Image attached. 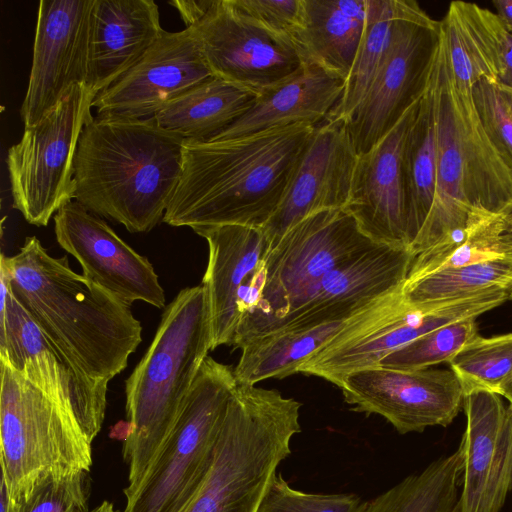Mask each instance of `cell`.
I'll list each match as a JSON object with an SVG mask.
<instances>
[{"label":"cell","instance_id":"6da1fadb","mask_svg":"<svg viewBox=\"0 0 512 512\" xmlns=\"http://www.w3.org/2000/svg\"><path fill=\"white\" fill-rule=\"evenodd\" d=\"M316 126L293 125L222 141L185 140L179 184L163 222L263 228L277 210Z\"/></svg>","mask_w":512,"mask_h":512},{"label":"cell","instance_id":"7a4b0ae2","mask_svg":"<svg viewBox=\"0 0 512 512\" xmlns=\"http://www.w3.org/2000/svg\"><path fill=\"white\" fill-rule=\"evenodd\" d=\"M14 295L84 377L108 385L142 341V326L126 304L51 256L35 236L17 254H1Z\"/></svg>","mask_w":512,"mask_h":512},{"label":"cell","instance_id":"3957f363","mask_svg":"<svg viewBox=\"0 0 512 512\" xmlns=\"http://www.w3.org/2000/svg\"><path fill=\"white\" fill-rule=\"evenodd\" d=\"M184 141L151 118L92 116L74 159V200L131 233L149 232L179 184Z\"/></svg>","mask_w":512,"mask_h":512},{"label":"cell","instance_id":"277c9868","mask_svg":"<svg viewBox=\"0 0 512 512\" xmlns=\"http://www.w3.org/2000/svg\"><path fill=\"white\" fill-rule=\"evenodd\" d=\"M210 350L212 326L206 288L203 284L184 288L165 307L151 344L125 382L126 498L140 484L173 427Z\"/></svg>","mask_w":512,"mask_h":512},{"label":"cell","instance_id":"5b68a950","mask_svg":"<svg viewBox=\"0 0 512 512\" xmlns=\"http://www.w3.org/2000/svg\"><path fill=\"white\" fill-rule=\"evenodd\" d=\"M300 408L278 390L236 383L212 466L179 512H257L301 431Z\"/></svg>","mask_w":512,"mask_h":512},{"label":"cell","instance_id":"8992f818","mask_svg":"<svg viewBox=\"0 0 512 512\" xmlns=\"http://www.w3.org/2000/svg\"><path fill=\"white\" fill-rule=\"evenodd\" d=\"M376 246L345 208L321 210L301 220L268 250L241 289L232 346L240 349L268 333L327 274Z\"/></svg>","mask_w":512,"mask_h":512},{"label":"cell","instance_id":"52a82bcc","mask_svg":"<svg viewBox=\"0 0 512 512\" xmlns=\"http://www.w3.org/2000/svg\"><path fill=\"white\" fill-rule=\"evenodd\" d=\"M235 387L234 369L208 356L123 512H179L188 503L212 466Z\"/></svg>","mask_w":512,"mask_h":512},{"label":"cell","instance_id":"ba28073f","mask_svg":"<svg viewBox=\"0 0 512 512\" xmlns=\"http://www.w3.org/2000/svg\"><path fill=\"white\" fill-rule=\"evenodd\" d=\"M1 479L25 500L45 476L89 471L91 443L74 415L0 360Z\"/></svg>","mask_w":512,"mask_h":512},{"label":"cell","instance_id":"9c48e42d","mask_svg":"<svg viewBox=\"0 0 512 512\" xmlns=\"http://www.w3.org/2000/svg\"><path fill=\"white\" fill-rule=\"evenodd\" d=\"M508 298L506 288L495 287L444 303L412 306L404 301L401 286L345 320L340 330L302 363L298 373L323 378L338 387L346 375L378 366L383 358L415 339L447 324L477 318Z\"/></svg>","mask_w":512,"mask_h":512},{"label":"cell","instance_id":"30bf717a","mask_svg":"<svg viewBox=\"0 0 512 512\" xmlns=\"http://www.w3.org/2000/svg\"><path fill=\"white\" fill-rule=\"evenodd\" d=\"M97 94L77 84L38 123L24 126L7 151L13 207L35 226H46L74 200V159L84 126L93 116Z\"/></svg>","mask_w":512,"mask_h":512},{"label":"cell","instance_id":"8fae6325","mask_svg":"<svg viewBox=\"0 0 512 512\" xmlns=\"http://www.w3.org/2000/svg\"><path fill=\"white\" fill-rule=\"evenodd\" d=\"M388 50L361 103L346 121L357 155L375 146L422 96L440 22L412 0H394Z\"/></svg>","mask_w":512,"mask_h":512},{"label":"cell","instance_id":"7c38bea8","mask_svg":"<svg viewBox=\"0 0 512 512\" xmlns=\"http://www.w3.org/2000/svg\"><path fill=\"white\" fill-rule=\"evenodd\" d=\"M0 360L70 411L90 443L101 430L108 385L76 371L14 295L0 264Z\"/></svg>","mask_w":512,"mask_h":512},{"label":"cell","instance_id":"4fadbf2b","mask_svg":"<svg viewBox=\"0 0 512 512\" xmlns=\"http://www.w3.org/2000/svg\"><path fill=\"white\" fill-rule=\"evenodd\" d=\"M190 29L214 77L257 94L294 75L307 62L292 37L265 29L230 0H214Z\"/></svg>","mask_w":512,"mask_h":512},{"label":"cell","instance_id":"5bb4252c","mask_svg":"<svg viewBox=\"0 0 512 512\" xmlns=\"http://www.w3.org/2000/svg\"><path fill=\"white\" fill-rule=\"evenodd\" d=\"M338 387L353 410L382 416L400 434L450 425L465 396L451 369L401 370L378 365L346 375Z\"/></svg>","mask_w":512,"mask_h":512},{"label":"cell","instance_id":"9a60e30c","mask_svg":"<svg viewBox=\"0 0 512 512\" xmlns=\"http://www.w3.org/2000/svg\"><path fill=\"white\" fill-rule=\"evenodd\" d=\"M93 3L94 0L39 2L32 66L20 108L24 126L38 123L75 85L87 84Z\"/></svg>","mask_w":512,"mask_h":512},{"label":"cell","instance_id":"2e32d148","mask_svg":"<svg viewBox=\"0 0 512 512\" xmlns=\"http://www.w3.org/2000/svg\"><path fill=\"white\" fill-rule=\"evenodd\" d=\"M58 244L81 265L82 275L118 300L165 308V294L153 265L98 215L73 200L53 217Z\"/></svg>","mask_w":512,"mask_h":512},{"label":"cell","instance_id":"e0dca14e","mask_svg":"<svg viewBox=\"0 0 512 512\" xmlns=\"http://www.w3.org/2000/svg\"><path fill=\"white\" fill-rule=\"evenodd\" d=\"M211 77L192 29L164 31L125 74L95 97L92 106L97 115L146 119Z\"/></svg>","mask_w":512,"mask_h":512},{"label":"cell","instance_id":"ac0fdd59","mask_svg":"<svg viewBox=\"0 0 512 512\" xmlns=\"http://www.w3.org/2000/svg\"><path fill=\"white\" fill-rule=\"evenodd\" d=\"M357 157L344 120L328 118L316 126L277 210L262 228L269 249L307 216L345 208Z\"/></svg>","mask_w":512,"mask_h":512},{"label":"cell","instance_id":"d6986e66","mask_svg":"<svg viewBox=\"0 0 512 512\" xmlns=\"http://www.w3.org/2000/svg\"><path fill=\"white\" fill-rule=\"evenodd\" d=\"M461 512H501L512 493V405L495 392L464 396Z\"/></svg>","mask_w":512,"mask_h":512},{"label":"cell","instance_id":"ffe728a7","mask_svg":"<svg viewBox=\"0 0 512 512\" xmlns=\"http://www.w3.org/2000/svg\"><path fill=\"white\" fill-rule=\"evenodd\" d=\"M415 256L408 247L378 245L370 249L327 274L312 294L268 333L309 330L349 319L401 287Z\"/></svg>","mask_w":512,"mask_h":512},{"label":"cell","instance_id":"44dd1931","mask_svg":"<svg viewBox=\"0 0 512 512\" xmlns=\"http://www.w3.org/2000/svg\"><path fill=\"white\" fill-rule=\"evenodd\" d=\"M420 98L375 146L357 157L345 209L378 245L410 248L402 154Z\"/></svg>","mask_w":512,"mask_h":512},{"label":"cell","instance_id":"7402d4cb","mask_svg":"<svg viewBox=\"0 0 512 512\" xmlns=\"http://www.w3.org/2000/svg\"><path fill=\"white\" fill-rule=\"evenodd\" d=\"M431 80L437 116L435 197L427 220L411 245L415 255L449 233L465 227L474 206L468 196L467 174L447 83V54L439 32L431 55Z\"/></svg>","mask_w":512,"mask_h":512},{"label":"cell","instance_id":"603a6c76","mask_svg":"<svg viewBox=\"0 0 512 512\" xmlns=\"http://www.w3.org/2000/svg\"><path fill=\"white\" fill-rule=\"evenodd\" d=\"M208 244L202 284L211 314L212 350L232 346L238 327V298L246 281L269 250L261 228L244 225L202 226L192 229Z\"/></svg>","mask_w":512,"mask_h":512},{"label":"cell","instance_id":"cb8c5ba5","mask_svg":"<svg viewBox=\"0 0 512 512\" xmlns=\"http://www.w3.org/2000/svg\"><path fill=\"white\" fill-rule=\"evenodd\" d=\"M164 31L153 0H94L89 26L88 87L97 95L107 89Z\"/></svg>","mask_w":512,"mask_h":512},{"label":"cell","instance_id":"d4e9b609","mask_svg":"<svg viewBox=\"0 0 512 512\" xmlns=\"http://www.w3.org/2000/svg\"><path fill=\"white\" fill-rule=\"evenodd\" d=\"M345 80L307 61L294 75L258 94L252 107L211 141L293 125L317 126L332 114Z\"/></svg>","mask_w":512,"mask_h":512},{"label":"cell","instance_id":"484cf974","mask_svg":"<svg viewBox=\"0 0 512 512\" xmlns=\"http://www.w3.org/2000/svg\"><path fill=\"white\" fill-rule=\"evenodd\" d=\"M447 83L466 167L470 203L508 217L512 214V168L484 129L475 106L473 87L456 83L448 59Z\"/></svg>","mask_w":512,"mask_h":512},{"label":"cell","instance_id":"4316f807","mask_svg":"<svg viewBox=\"0 0 512 512\" xmlns=\"http://www.w3.org/2000/svg\"><path fill=\"white\" fill-rule=\"evenodd\" d=\"M366 14L367 0H302L294 41L307 61L346 81Z\"/></svg>","mask_w":512,"mask_h":512},{"label":"cell","instance_id":"83f0119b","mask_svg":"<svg viewBox=\"0 0 512 512\" xmlns=\"http://www.w3.org/2000/svg\"><path fill=\"white\" fill-rule=\"evenodd\" d=\"M258 94L211 77L171 101L152 121L185 140L208 142L244 115Z\"/></svg>","mask_w":512,"mask_h":512},{"label":"cell","instance_id":"f1b7e54d","mask_svg":"<svg viewBox=\"0 0 512 512\" xmlns=\"http://www.w3.org/2000/svg\"><path fill=\"white\" fill-rule=\"evenodd\" d=\"M402 173L407 240L411 247L427 220L436 189L437 116L431 80V59L426 86L406 136L402 154Z\"/></svg>","mask_w":512,"mask_h":512},{"label":"cell","instance_id":"f546056e","mask_svg":"<svg viewBox=\"0 0 512 512\" xmlns=\"http://www.w3.org/2000/svg\"><path fill=\"white\" fill-rule=\"evenodd\" d=\"M337 321L301 331H274L259 335L241 346L234 368L236 382L256 385L298 373L302 363L330 340L344 325Z\"/></svg>","mask_w":512,"mask_h":512},{"label":"cell","instance_id":"4dcf8cb0","mask_svg":"<svg viewBox=\"0 0 512 512\" xmlns=\"http://www.w3.org/2000/svg\"><path fill=\"white\" fill-rule=\"evenodd\" d=\"M463 450L432 461L367 504L366 512H461Z\"/></svg>","mask_w":512,"mask_h":512},{"label":"cell","instance_id":"1f68e13d","mask_svg":"<svg viewBox=\"0 0 512 512\" xmlns=\"http://www.w3.org/2000/svg\"><path fill=\"white\" fill-rule=\"evenodd\" d=\"M505 219L503 215L475 207L465 227L452 231L415 256L404 282H412L444 269L509 256L501 241Z\"/></svg>","mask_w":512,"mask_h":512},{"label":"cell","instance_id":"d6a6232c","mask_svg":"<svg viewBox=\"0 0 512 512\" xmlns=\"http://www.w3.org/2000/svg\"><path fill=\"white\" fill-rule=\"evenodd\" d=\"M440 28L450 71L457 84L472 88L481 79L498 82L499 65L480 6L451 2Z\"/></svg>","mask_w":512,"mask_h":512},{"label":"cell","instance_id":"836d02e7","mask_svg":"<svg viewBox=\"0 0 512 512\" xmlns=\"http://www.w3.org/2000/svg\"><path fill=\"white\" fill-rule=\"evenodd\" d=\"M495 287L512 290V256L440 270L404 282L402 296L412 306H427L465 298Z\"/></svg>","mask_w":512,"mask_h":512},{"label":"cell","instance_id":"e575fe53","mask_svg":"<svg viewBox=\"0 0 512 512\" xmlns=\"http://www.w3.org/2000/svg\"><path fill=\"white\" fill-rule=\"evenodd\" d=\"M394 20V0H367L363 35L342 97L329 118L346 122L363 100L388 50Z\"/></svg>","mask_w":512,"mask_h":512},{"label":"cell","instance_id":"d590c367","mask_svg":"<svg viewBox=\"0 0 512 512\" xmlns=\"http://www.w3.org/2000/svg\"><path fill=\"white\" fill-rule=\"evenodd\" d=\"M464 394L486 390L498 394L512 377V333L476 336L448 362Z\"/></svg>","mask_w":512,"mask_h":512},{"label":"cell","instance_id":"8d00e7d4","mask_svg":"<svg viewBox=\"0 0 512 512\" xmlns=\"http://www.w3.org/2000/svg\"><path fill=\"white\" fill-rule=\"evenodd\" d=\"M476 318L470 317L437 328L395 350L379 365L401 370H420L448 363L479 335Z\"/></svg>","mask_w":512,"mask_h":512},{"label":"cell","instance_id":"74e56055","mask_svg":"<svg viewBox=\"0 0 512 512\" xmlns=\"http://www.w3.org/2000/svg\"><path fill=\"white\" fill-rule=\"evenodd\" d=\"M90 488L89 471H57L35 485L18 512H88Z\"/></svg>","mask_w":512,"mask_h":512},{"label":"cell","instance_id":"f35d334b","mask_svg":"<svg viewBox=\"0 0 512 512\" xmlns=\"http://www.w3.org/2000/svg\"><path fill=\"white\" fill-rule=\"evenodd\" d=\"M367 504L354 494H313L296 490L276 473L257 512H366Z\"/></svg>","mask_w":512,"mask_h":512},{"label":"cell","instance_id":"ab89813d","mask_svg":"<svg viewBox=\"0 0 512 512\" xmlns=\"http://www.w3.org/2000/svg\"><path fill=\"white\" fill-rule=\"evenodd\" d=\"M472 94L484 129L512 168V113L498 82L481 79Z\"/></svg>","mask_w":512,"mask_h":512},{"label":"cell","instance_id":"60d3db41","mask_svg":"<svg viewBox=\"0 0 512 512\" xmlns=\"http://www.w3.org/2000/svg\"><path fill=\"white\" fill-rule=\"evenodd\" d=\"M241 13L265 29L294 39L300 26L302 0H230Z\"/></svg>","mask_w":512,"mask_h":512},{"label":"cell","instance_id":"b9f144b4","mask_svg":"<svg viewBox=\"0 0 512 512\" xmlns=\"http://www.w3.org/2000/svg\"><path fill=\"white\" fill-rule=\"evenodd\" d=\"M480 14L497 57L498 83L512 89V33L505 28L495 12L480 7Z\"/></svg>","mask_w":512,"mask_h":512},{"label":"cell","instance_id":"7bdbcfd3","mask_svg":"<svg viewBox=\"0 0 512 512\" xmlns=\"http://www.w3.org/2000/svg\"><path fill=\"white\" fill-rule=\"evenodd\" d=\"M214 0H173L169 4L174 6L186 28L196 25L207 13Z\"/></svg>","mask_w":512,"mask_h":512},{"label":"cell","instance_id":"ee69618b","mask_svg":"<svg viewBox=\"0 0 512 512\" xmlns=\"http://www.w3.org/2000/svg\"><path fill=\"white\" fill-rule=\"evenodd\" d=\"M493 5L505 28L512 33V0H495Z\"/></svg>","mask_w":512,"mask_h":512},{"label":"cell","instance_id":"f6af8a7d","mask_svg":"<svg viewBox=\"0 0 512 512\" xmlns=\"http://www.w3.org/2000/svg\"><path fill=\"white\" fill-rule=\"evenodd\" d=\"M0 505L1 512H18L20 503L13 502L7 492L6 485L4 481L1 479V488H0Z\"/></svg>","mask_w":512,"mask_h":512},{"label":"cell","instance_id":"bcb514c9","mask_svg":"<svg viewBox=\"0 0 512 512\" xmlns=\"http://www.w3.org/2000/svg\"><path fill=\"white\" fill-rule=\"evenodd\" d=\"M498 394L512 405V377L500 388Z\"/></svg>","mask_w":512,"mask_h":512},{"label":"cell","instance_id":"7dc6e473","mask_svg":"<svg viewBox=\"0 0 512 512\" xmlns=\"http://www.w3.org/2000/svg\"><path fill=\"white\" fill-rule=\"evenodd\" d=\"M88 512H119L115 510L114 505L109 501H103L97 507L89 510Z\"/></svg>","mask_w":512,"mask_h":512},{"label":"cell","instance_id":"c3c4849f","mask_svg":"<svg viewBox=\"0 0 512 512\" xmlns=\"http://www.w3.org/2000/svg\"><path fill=\"white\" fill-rule=\"evenodd\" d=\"M499 87L504 95V97L506 98L507 102H508V105H509V108H510V111L512 113V89L511 88H508V87H505L501 84H499Z\"/></svg>","mask_w":512,"mask_h":512},{"label":"cell","instance_id":"681fc988","mask_svg":"<svg viewBox=\"0 0 512 512\" xmlns=\"http://www.w3.org/2000/svg\"><path fill=\"white\" fill-rule=\"evenodd\" d=\"M501 241L506 253L512 256V236L502 235Z\"/></svg>","mask_w":512,"mask_h":512},{"label":"cell","instance_id":"f907efd6","mask_svg":"<svg viewBox=\"0 0 512 512\" xmlns=\"http://www.w3.org/2000/svg\"><path fill=\"white\" fill-rule=\"evenodd\" d=\"M503 236H512V214L505 219V230Z\"/></svg>","mask_w":512,"mask_h":512},{"label":"cell","instance_id":"816d5d0a","mask_svg":"<svg viewBox=\"0 0 512 512\" xmlns=\"http://www.w3.org/2000/svg\"><path fill=\"white\" fill-rule=\"evenodd\" d=\"M509 297L512 299V290L510 291V295H509Z\"/></svg>","mask_w":512,"mask_h":512}]
</instances>
